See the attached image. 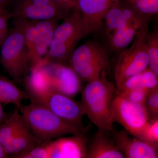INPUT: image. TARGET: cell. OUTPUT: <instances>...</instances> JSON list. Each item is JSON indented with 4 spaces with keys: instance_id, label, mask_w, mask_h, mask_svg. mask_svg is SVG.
Instances as JSON below:
<instances>
[{
    "instance_id": "cell-28",
    "label": "cell",
    "mask_w": 158,
    "mask_h": 158,
    "mask_svg": "<svg viewBox=\"0 0 158 158\" xmlns=\"http://www.w3.org/2000/svg\"><path fill=\"white\" fill-rule=\"evenodd\" d=\"M12 16V13H3L0 14V31L6 35L8 34V21Z\"/></svg>"
},
{
    "instance_id": "cell-29",
    "label": "cell",
    "mask_w": 158,
    "mask_h": 158,
    "mask_svg": "<svg viewBox=\"0 0 158 158\" xmlns=\"http://www.w3.org/2000/svg\"><path fill=\"white\" fill-rule=\"evenodd\" d=\"M57 5L68 10L74 9L73 0H51Z\"/></svg>"
},
{
    "instance_id": "cell-26",
    "label": "cell",
    "mask_w": 158,
    "mask_h": 158,
    "mask_svg": "<svg viewBox=\"0 0 158 158\" xmlns=\"http://www.w3.org/2000/svg\"><path fill=\"white\" fill-rule=\"evenodd\" d=\"M48 141L41 143L28 152L15 156V158H49V148L48 146Z\"/></svg>"
},
{
    "instance_id": "cell-21",
    "label": "cell",
    "mask_w": 158,
    "mask_h": 158,
    "mask_svg": "<svg viewBox=\"0 0 158 158\" xmlns=\"http://www.w3.org/2000/svg\"><path fill=\"white\" fill-rule=\"evenodd\" d=\"M123 6L118 0H115L108 9L103 21L102 27L106 37H108L118 27L122 17Z\"/></svg>"
},
{
    "instance_id": "cell-10",
    "label": "cell",
    "mask_w": 158,
    "mask_h": 158,
    "mask_svg": "<svg viewBox=\"0 0 158 158\" xmlns=\"http://www.w3.org/2000/svg\"><path fill=\"white\" fill-rule=\"evenodd\" d=\"M125 158H157L158 143H151L132 135L124 130L110 133Z\"/></svg>"
},
{
    "instance_id": "cell-12",
    "label": "cell",
    "mask_w": 158,
    "mask_h": 158,
    "mask_svg": "<svg viewBox=\"0 0 158 158\" xmlns=\"http://www.w3.org/2000/svg\"><path fill=\"white\" fill-rule=\"evenodd\" d=\"M43 66L48 74L53 90L73 98L81 90V80L70 66L58 63Z\"/></svg>"
},
{
    "instance_id": "cell-31",
    "label": "cell",
    "mask_w": 158,
    "mask_h": 158,
    "mask_svg": "<svg viewBox=\"0 0 158 158\" xmlns=\"http://www.w3.org/2000/svg\"><path fill=\"white\" fill-rule=\"evenodd\" d=\"M8 156L9 155L6 152L3 145L0 144V158H7Z\"/></svg>"
},
{
    "instance_id": "cell-13",
    "label": "cell",
    "mask_w": 158,
    "mask_h": 158,
    "mask_svg": "<svg viewBox=\"0 0 158 158\" xmlns=\"http://www.w3.org/2000/svg\"><path fill=\"white\" fill-rule=\"evenodd\" d=\"M48 141L49 158H87L89 138L86 132Z\"/></svg>"
},
{
    "instance_id": "cell-34",
    "label": "cell",
    "mask_w": 158,
    "mask_h": 158,
    "mask_svg": "<svg viewBox=\"0 0 158 158\" xmlns=\"http://www.w3.org/2000/svg\"></svg>"
},
{
    "instance_id": "cell-5",
    "label": "cell",
    "mask_w": 158,
    "mask_h": 158,
    "mask_svg": "<svg viewBox=\"0 0 158 158\" xmlns=\"http://www.w3.org/2000/svg\"><path fill=\"white\" fill-rule=\"evenodd\" d=\"M58 20L34 21L19 19L15 26L22 31L31 67L42 62L47 54Z\"/></svg>"
},
{
    "instance_id": "cell-3",
    "label": "cell",
    "mask_w": 158,
    "mask_h": 158,
    "mask_svg": "<svg viewBox=\"0 0 158 158\" xmlns=\"http://www.w3.org/2000/svg\"><path fill=\"white\" fill-rule=\"evenodd\" d=\"M63 22L55 29L47 54L42 60V65L52 63L63 64L69 60L78 43L92 31L82 15L74 9Z\"/></svg>"
},
{
    "instance_id": "cell-11",
    "label": "cell",
    "mask_w": 158,
    "mask_h": 158,
    "mask_svg": "<svg viewBox=\"0 0 158 158\" xmlns=\"http://www.w3.org/2000/svg\"><path fill=\"white\" fill-rule=\"evenodd\" d=\"M69 11L54 2L35 4L27 0H18L12 14L18 19L42 21L64 19L69 14Z\"/></svg>"
},
{
    "instance_id": "cell-17",
    "label": "cell",
    "mask_w": 158,
    "mask_h": 158,
    "mask_svg": "<svg viewBox=\"0 0 158 158\" xmlns=\"http://www.w3.org/2000/svg\"><path fill=\"white\" fill-rule=\"evenodd\" d=\"M41 142L25 125L3 146L8 155L15 157L28 152Z\"/></svg>"
},
{
    "instance_id": "cell-14",
    "label": "cell",
    "mask_w": 158,
    "mask_h": 158,
    "mask_svg": "<svg viewBox=\"0 0 158 158\" xmlns=\"http://www.w3.org/2000/svg\"><path fill=\"white\" fill-rule=\"evenodd\" d=\"M74 9L82 15L92 33H96L102 27L105 14L113 3L102 0H73Z\"/></svg>"
},
{
    "instance_id": "cell-32",
    "label": "cell",
    "mask_w": 158,
    "mask_h": 158,
    "mask_svg": "<svg viewBox=\"0 0 158 158\" xmlns=\"http://www.w3.org/2000/svg\"><path fill=\"white\" fill-rule=\"evenodd\" d=\"M7 36V35L4 34V33H2L0 31V47L2 46Z\"/></svg>"
},
{
    "instance_id": "cell-9",
    "label": "cell",
    "mask_w": 158,
    "mask_h": 158,
    "mask_svg": "<svg viewBox=\"0 0 158 158\" xmlns=\"http://www.w3.org/2000/svg\"><path fill=\"white\" fill-rule=\"evenodd\" d=\"M45 106L63 120L84 129L83 116L85 110L81 102L73 98L52 90L31 100Z\"/></svg>"
},
{
    "instance_id": "cell-1",
    "label": "cell",
    "mask_w": 158,
    "mask_h": 158,
    "mask_svg": "<svg viewBox=\"0 0 158 158\" xmlns=\"http://www.w3.org/2000/svg\"><path fill=\"white\" fill-rule=\"evenodd\" d=\"M87 83L82 90L81 102L85 115L98 130L110 133L113 129V106L116 87L107 77V71L98 78Z\"/></svg>"
},
{
    "instance_id": "cell-20",
    "label": "cell",
    "mask_w": 158,
    "mask_h": 158,
    "mask_svg": "<svg viewBox=\"0 0 158 158\" xmlns=\"http://www.w3.org/2000/svg\"><path fill=\"white\" fill-rule=\"evenodd\" d=\"M25 125L23 116L17 108L0 126V144L4 146Z\"/></svg>"
},
{
    "instance_id": "cell-24",
    "label": "cell",
    "mask_w": 158,
    "mask_h": 158,
    "mask_svg": "<svg viewBox=\"0 0 158 158\" xmlns=\"http://www.w3.org/2000/svg\"><path fill=\"white\" fill-rule=\"evenodd\" d=\"M137 138L151 143H158V118L150 120Z\"/></svg>"
},
{
    "instance_id": "cell-23",
    "label": "cell",
    "mask_w": 158,
    "mask_h": 158,
    "mask_svg": "<svg viewBox=\"0 0 158 158\" xmlns=\"http://www.w3.org/2000/svg\"><path fill=\"white\" fill-rule=\"evenodd\" d=\"M130 5L140 14L152 18L158 14V0H128Z\"/></svg>"
},
{
    "instance_id": "cell-16",
    "label": "cell",
    "mask_w": 158,
    "mask_h": 158,
    "mask_svg": "<svg viewBox=\"0 0 158 158\" xmlns=\"http://www.w3.org/2000/svg\"><path fill=\"white\" fill-rule=\"evenodd\" d=\"M87 158H125L110 133L98 130L89 138Z\"/></svg>"
},
{
    "instance_id": "cell-30",
    "label": "cell",
    "mask_w": 158,
    "mask_h": 158,
    "mask_svg": "<svg viewBox=\"0 0 158 158\" xmlns=\"http://www.w3.org/2000/svg\"><path fill=\"white\" fill-rule=\"evenodd\" d=\"M8 118V116L4 112L2 106V103L0 102V126Z\"/></svg>"
},
{
    "instance_id": "cell-4",
    "label": "cell",
    "mask_w": 158,
    "mask_h": 158,
    "mask_svg": "<svg viewBox=\"0 0 158 158\" xmlns=\"http://www.w3.org/2000/svg\"><path fill=\"white\" fill-rule=\"evenodd\" d=\"M68 60L80 79L87 82L98 78L110 65L107 49L96 40H88L75 48Z\"/></svg>"
},
{
    "instance_id": "cell-7",
    "label": "cell",
    "mask_w": 158,
    "mask_h": 158,
    "mask_svg": "<svg viewBox=\"0 0 158 158\" xmlns=\"http://www.w3.org/2000/svg\"><path fill=\"white\" fill-rule=\"evenodd\" d=\"M0 62L9 76L19 80L29 69L28 54L22 31L15 26L1 46Z\"/></svg>"
},
{
    "instance_id": "cell-22",
    "label": "cell",
    "mask_w": 158,
    "mask_h": 158,
    "mask_svg": "<svg viewBox=\"0 0 158 158\" xmlns=\"http://www.w3.org/2000/svg\"><path fill=\"white\" fill-rule=\"evenodd\" d=\"M148 68L158 76V31L155 29L148 32L146 41Z\"/></svg>"
},
{
    "instance_id": "cell-18",
    "label": "cell",
    "mask_w": 158,
    "mask_h": 158,
    "mask_svg": "<svg viewBox=\"0 0 158 158\" xmlns=\"http://www.w3.org/2000/svg\"><path fill=\"white\" fill-rule=\"evenodd\" d=\"M31 70L26 81V87L32 100L52 89L48 74L43 65L31 67Z\"/></svg>"
},
{
    "instance_id": "cell-15",
    "label": "cell",
    "mask_w": 158,
    "mask_h": 158,
    "mask_svg": "<svg viewBox=\"0 0 158 158\" xmlns=\"http://www.w3.org/2000/svg\"><path fill=\"white\" fill-rule=\"evenodd\" d=\"M151 19L143 18L131 22H121L118 27L107 38L111 49L121 51L131 44L137 33Z\"/></svg>"
},
{
    "instance_id": "cell-19",
    "label": "cell",
    "mask_w": 158,
    "mask_h": 158,
    "mask_svg": "<svg viewBox=\"0 0 158 158\" xmlns=\"http://www.w3.org/2000/svg\"><path fill=\"white\" fill-rule=\"evenodd\" d=\"M28 95L6 77L0 76V102L14 105L19 109Z\"/></svg>"
},
{
    "instance_id": "cell-25",
    "label": "cell",
    "mask_w": 158,
    "mask_h": 158,
    "mask_svg": "<svg viewBox=\"0 0 158 158\" xmlns=\"http://www.w3.org/2000/svg\"><path fill=\"white\" fill-rule=\"evenodd\" d=\"M150 119L157 118L158 116V88L150 90L144 103Z\"/></svg>"
},
{
    "instance_id": "cell-8",
    "label": "cell",
    "mask_w": 158,
    "mask_h": 158,
    "mask_svg": "<svg viewBox=\"0 0 158 158\" xmlns=\"http://www.w3.org/2000/svg\"><path fill=\"white\" fill-rule=\"evenodd\" d=\"M113 119L135 137L151 120L144 105L133 103L117 93L113 103Z\"/></svg>"
},
{
    "instance_id": "cell-2",
    "label": "cell",
    "mask_w": 158,
    "mask_h": 158,
    "mask_svg": "<svg viewBox=\"0 0 158 158\" xmlns=\"http://www.w3.org/2000/svg\"><path fill=\"white\" fill-rule=\"evenodd\" d=\"M18 109L29 130L41 143L66 135L87 132V129L63 120L39 103L32 101L30 105H21Z\"/></svg>"
},
{
    "instance_id": "cell-33",
    "label": "cell",
    "mask_w": 158,
    "mask_h": 158,
    "mask_svg": "<svg viewBox=\"0 0 158 158\" xmlns=\"http://www.w3.org/2000/svg\"><path fill=\"white\" fill-rule=\"evenodd\" d=\"M3 13H4V11H3L2 8V7H0V14H2Z\"/></svg>"
},
{
    "instance_id": "cell-6",
    "label": "cell",
    "mask_w": 158,
    "mask_h": 158,
    "mask_svg": "<svg viewBox=\"0 0 158 158\" xmlns=\"http://www.w3.org/2000/svg\"><path fill=\"white\" fill-rule=\"evenodd\" d=\"M149 23L139 30L129 47L121 51L118 55L114 71L116 86L148 68L146 41Z\"/></svg>"
},
{
    "instance_id": "cell-27",
    "label": "cell",
    "mask_w": 158,
    "mask_h": 158,
    "mask_svg": "<svg viewBox=\"0 0 158 158\" xmlns=\"http://www.w3.org/2000/svg\"><path fill=\"white\" fill-rule=\"evenodd\" d=\"M150 90L145 88H139L125 92H117L130 101L138 104L144 105L146 96Z\"/></svg>"
}]
</instances>
